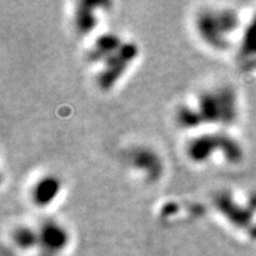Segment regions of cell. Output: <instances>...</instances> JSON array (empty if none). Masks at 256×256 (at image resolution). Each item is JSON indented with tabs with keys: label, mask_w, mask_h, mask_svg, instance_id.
Returning a JSON list of instances; mask_svg holds the SVG:
<instances>
[{
	"label": "cell",
	"mask_w": 256,
	"mask_h": 256,
	"mask_svg": "<svg viewBox=\"0 0 256 256\" xmlns=\"http://www.w3.org/2000/svg\"><path fill=\"white\" fill-rule=\"evenodd\" d=\"M192 22L200 44L218 54L236 51L244 30L240 10L230 7H202L195 12Z\"/></svg>",
	"instance_id": "cell-3"
},
{
	"label": "cell",
	"mask_w": 256,
	"mask_h": 256,
	"mask_svg": "<svg viewBox=\"0 0 256 256\" xmlns=\"http://www.w3.org/2000/svg\"><path fill=\"white\" fill-rule=\"evenodd\" d=\"M108 4L104 3H78L72 10V24L74 30L81 37H92L97 33L100 26L106 18Z\"/></svg>",
	"instance_id": "cell-8"
},
{
	"label": "cell",
	"mask_w": 256,
	"mask_h": 256,
	"mask_svg": "<svg viewBox=\"0 0 256 256\" xmlns=\"http://www.w3.org/2000/svg\"><path fill=\"white\" fill-rule=\"evenodd\" d=\"M187 160L198 166H230L242 158L240 144L228 130H210L191 134L184 146Z\"/></svg>",
	"instance_id": "cell-4"
},
{
	"label": "cell",
	"mask_w": 256,
	"mask_h": 256,
	"mask_svg": "<svg viewBox=\"0 0 256 256\" xmlns=\"http://www.w3.org/2000/svg\"><path fill=\"white\" fill-rule=\"evenodd\" d=\"M132 176L144 183H156L165 174V161L158 150L149 145H134L123 156Z\"/></svg>",
	"instance_id": "cell-5"
},
{
	"label": "cell",
	"mask_w": 256,
	"mask_h": 256,
	"mask_svg": "<svg viewBox=\"0 0 256 256\" xmlns=\"http://www.w3.org/2000/svg\"><path fill=\"white\" fill-rule=\"evenodd\" d=\"M138 55L135 42L124 40L116 34L97 36L89 48V60L97 68L98 85L104 90L114 88L134 67Z\"/></svg>",
	"instance_id": "cell-2"
},
{
	"label": "cell",
	"mask_w": 256,
	"mask_h": 256,
	"mask_svg": "<svg viewBox=\"0 0 256 256\" xmlns=\"http://www.w3.org/2000/svg\"><path fill=\"white\" fill-rule=\"evenodd\" d=\"M240 114V94L230 85L202 89L187 97L176 110V123L195 134L210 130H228L236 124Z\"/></svg>",
	"instance_id": "cell-1"
},
{
	"label": "cell",
	"mask_w": 256,
	"mask_h": 256,
	"mask_svg": "<svg viewBox=\"0 0 256 256\" xmlns=\"http://www.w3.org/2000/svg\"><path fill=\"white\" fill-rule=\"evenodd\" d=\"M63 198V180L54 174H44L30 182L28 199L40 210L54 206Z\"/></svg>",
	"instance_id": "cell-6"
},
{
	"label": "cell",
	"mask_w": 256,
	"mask_h": 256,
	"mask_svg": "<svg viewBox=\"0 0 256 256\" xmlns=\"http://www.w3.org/2000/svg\"><path fill=\"white\" fill-rule=\"evenodd\" d=\"M38 226V252L56 255L66 250L72 240L71 232L56 218H44Z\"/></svg>",
	"instance_id": "cell-7"
}]
</instances>
